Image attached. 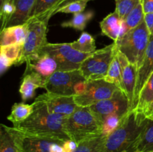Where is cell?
<instances>
[{
    "instance_id": "cell-1",
    "label": "cell",
    "mask_w": 153,
    "mask_h": 152,
    "mask_svg": "<svg viewBox=\"0 0 153 152\" xmlns=\"http://www.w3.org/2000/svg\"><path fill=\"white\" fill-rule=\"evenodd\" d=\"M32 114L23 122L13 125V128L24 136L44 137L65 142L70 139L64 131V122L67 116L49 111L42 101L34 100Z\"/></svg>"
},
{
    "instance_id": "cell-2",
    "label": "cell",
    "mask_w": 153,
    "mask_h": 152,
    "mask_svg": "<svg viewBox=\"0 0 153 152\" xmlns=\"http://www.w3.org/2000/svg\"><path fill=\"white\" fill-rule=\"evenodd\" d=\"M146 119L132 110L121 119L117 128L107 137L105 152H131Z\"/></svg>"
},
{
    "instance_id": "cell-3",
    "label": "cell",
    "mask_w": 153,
    "mask_h": 152,
    "mask_svg": "<svg viewBox=\"0 0 153 152\" xmlns=\"http://www.w3.org/2000/svg\"><path fill=\"white\" fill-rule=\"evenodd\" d=\"M64 127L70 139L77 143L85 139L102 134V125L89 107H78L71 115L67 116Z\"/></svg>"
},
{
    "instance_id": "cell-4",
    "label": "cell",
    "mask_w": 153,
    "mask_h": 152,
    "mask_svg": "<svg viewBox=\"0 0 153 152\" xmlns=\"http://www.w3.org/2000/svg\"><path fill=\"white\" fill-rule=\"evenodd\" d=\"M150 39V34L143 21L140 25L130 30L120 37L116 46L123 54L130 63L138 69L143 62Z\"/></svg>"
},
{
    "instance_id": "cell-5",
    "label": "cell",
    "mask_w": 153,
    "mask_h": 152,
    "mask_svg": "<svg viewBox=\"0 0 153 152\" xmlns=\"http://www.w3.org/2000/svg\"><path fill=\"white\" fill-rule=\"evenodd\" d=\"M119 88L104 79L85 80L77 85L74 101L79 107H91L111 98Z\"/></svg>"
},
{
    "instance_id": "cell-6",
    "label": "cell",
    "mask_w": 153,
    "mask_h": 152,
    "mask_svg": "<svg viewBox=\"0 0 153 152\" xmlns=\"http://www.w3.org/2000/svg\"><path fill=\"white\" fill-rule=\"evenodd\" d=\"M26 22L28 26V35L22 47V57L18 66L37 59L48 43L46 37L48 21L39 18H30Z\"/></svg>"
},
{
    "instance_id": "cell-7",
    "label": "cell",
    "mask_w": 153,
    "mask_h": 152,
    "mask_svg": "<svg viewBox=\"0 0 153 152\" xmlns=\"http://www.w3.org/2000/svg\"><path fill=\"white\" fill-rule=\"evenodd\" d=\"M42 53L50 55L55 61L59 71H71L80 69L81 65L92 53H84L76 50L70 43H48Z\"/></svg>"
},
{
    "instance_id": "cell-8",
    "label": "cell",
    "mask_w": 153,
    "mask_h": 152,
    "mask_svg": "<svg viewBox=\"0 0 153 152\" xmlns=\"http://www.w3.org/2000/svg\"><path fill=\"white\" fill-rule=\"evenodd\" d=\"M116 49V43L97 50L85 60L79 70L86 80L104 79Z\"/></svg>"
},
{
    "instance_id": "cell-9",
    "label": "cell",
    "mask_w": 153,
    "mask_h": 152,
    "mask_svg": "<svg viewBox=\"0 0 153 152\" xmlns=\"http://www.w3.org/2000/svg\"><path fill=\"white\" fill-rule=\"evenodd\" d=\"M79 69L55 72L46 80V92L62 95H74L78 84L85 81Z\"/></svg>"
},
{
    "instance_id": "cell-10",
    "label": "cell",
    "mask_w": 153,
    "mask_h": 152,
    "mask_svg": "<svg viewBox=\"0 0 153 152\" xmlns=\"http://www.w3.org/2000/svg\"><path fill=\"white\" fill-rule=\"evenodd\" d=\"M91 112L102 125L105 119L111 114L125 116L130 110L129 101L126 94L118 89L111 98L89 107Z\"/></svg>"
},
{
    "instance_id": "cell-11",
    "label": "cell",
    "mask_w": 153,
    "mask_h": 152,
    "mask_svg": "<svg viewBox=\"0 0 153 152\" xmlns=\"http://www.w3.org/2000/svg\"><path fill=\"white\" fill-rule=\"evenodd\" d=\"M73 96L74 95H62L46 92L37 96L35 99L46 104L52 113L68 116L79 107L75 102Z\"/></svg>"
},
{
    "instance_id": "cell-12",
    "label": "cell",
    "mask_w": 153,
    "mask_h": 152,
    "mask_svg": "<svg viewBox=\"0 0 153 152\" xmlns=\"http://www.w3.org/2000/svg\"><path fill=\"white\" fill-rule=\"evenodd\" d=\"M117 55L122 68V80L123 92L129 101L130 110L134 109V91L137 80V68L130 63L126 57L117 49Z\"/></svg>"
},
{
    "instance_id": "cell-13",
    "label": "cell",
    "mask_w": 153,
    "mask_h": 152,
    "mask_svg": "<svg viewBox=\"0 0 153 152\" xmlns=\"http://www.w3.org/2000/svg\"><path fill=\"white\" fill-rule=\"evenodd\" d=\"M153 73V35H150L149 43L143 58V62L137 71L135 91H134V108L138 101L139 95L147 80ZM134 110V109H133Z\"/></svg>"
},
{
    "instance_id": "cell-14",
    "label": "cell",
    "mask_w": 153,
    "mask_h": 152,
    "mask_svg": "<svg viewBox=\"0 0 153 152\" xmlns=\"http://www.w3.org/2000/svg\"><path fill=\"white\" fill-rule=\"evenodd\" d=\"M24 135L15 128L1 124L0 128V152H24Z\"/></svg>"
},
{
    "instance_id": "cell-15",
    "label": "cell",
    "mask_w": 153,
    "mask_h": 152,
    "mask_svg": "<svg viewBox=\"0 0 153 152\" xmlns=\"http://www.w3.org/2000/svg\"><path fill=\"white\" fill-rule=\"evenodd\" d=\"M46 80L35 72H25L19 90L22 101H26L32 98L38 88L45 89Z\"/></svg>"
},
{
    "instance_id": "cell-16",
    "label": "cell",
    "mask_w": 153,
    "mask_h": 152,
    "mask_svg": "<svg viewBox=\"0 0 153 152\" xmlns=\"http://www.w3.org/2000/svg\"><path fill=\"white\" fill-rule=\"evenodd\" d=\"M56 71L58 65L55 60L48 54L42 53L37 59L26 63L25 72H35L47 79Z\"/></svg>"
},
{
    "instance_id": "cell-17",
    "label": "cell",
    "mask_w": 153,
    "mask_h": 152,
    "mask_svg": "<svg viewBox=\"0 0 153 152\" xmlns=\"http://www.w3.org/2000/svg\"><path fill=\"white\" fill-rule=\"evenodd\" d=\"M23 45L11 44L1 46L0 72L3 75L11 66H18L22 57Z\"/></svg>"
},
{
    "instance_id": "cell-18",
    "label": "cell",
    "mask_w": 153,
    "mask_h": 152,
    "mask_svg": "<svg viewBox=\"0 0 153 152\" xmlns=\"http://www.w3.org/2000/svg\"><path fill=\"white\" fill-rule=\"evenodd\" d=\"M100 28L104 35L117 41L123 35V19L116 11L109 13L100 22Z\"/></svg>"
},
{
    "instance_id": "cell-19",
    "label": "cell",
    "mask_w": 153,
    "mask_h": 152,
    "mask_svg": "<svg viewBox=\"0 0 153 152\" xmlns=\"http://www.w3.org/2000/svg\"><path fill=\"white\" fill-rule=\"evenodd\" d=\"M28 23L6 27L1 31L0 45L7 46L11 44L24 45L28 35Z\"/></svg>"
},
{
    "instance_id": "cell-20",
    "label": "cell",
    "mask_w": 153,
    "mask_h": 152,
    "mask_svg": "<svg viewBox=\"0 0 153 152\" xmlns=\"http://www.w3.org/2000/svg\"><path fill=\"white\" fill-rule=\"evenodd\" d=\"M153 151V120L144 119L143 127L135 142L131 148V152Z\"/></svg>"
},
{
    "instance_id": "cell-21",
    "label": "cell",
    "mask_w": 153,
    "mask_h": 152,
    "mask_svg": "<svg viewBox=\"0 0 153 152\" xmlns=\"http://www.w3.org/2000/svg\"><path fill=\"white\" fill-rule=\"evenodd\" d=\"M35 1L36 0H14L16 10L9 19L6 27L25 23L31 17Z\"/></svg>"
},
{
    "instance_id": "cell-22",
    "label": "cell",
    "mask_w": 153,
    "mask_h": 152,
    "mask_svg": "<svg viewBox=\"0 0 153 152\" xmlns=\"http://www.w3.org/2000/svg\"><path fill=\"white\" fill-rule=\"evenodd\" d=\"M56 142H62L44 137L24 136L22 146L24 152H50L51 146Z\"/></svg>"
},
{
    "instance_id": "cell-23",
    "label": "cell",
    "mask_w": 153,
    "mask_h": 152,
    "mask_svg": "<svg viewBox=\"0 0 153 152\" xmlns=\"http://www.w3.org/2000/svg\"><path fill=\"white\" fill-rule=\"evenodd\" d=\"M153 104V73L139 95L138 101L134 110L139 114L146 116Z\"/></svg>"
},
{
    "instance_id": "cell-24",
    "label": "cell",
    "mask_w": 153,
    "mask_h": 152,
    "mask_svg": "<svg viewBox=\"0 0 153 152\" xmlns=\"http://www.w3.org/2000/svg\"><path fill=\"white\" fill-rule=\"evenodd\" d=\"M106 139L107 136L102 134L85 139L77 143L73 152H105Z\"/></svg>"
},
{
    "instance_id": "cell-25",
    "label": "cell",
    "mask_w": 153,
    "mask_h": 152,
    "mask_svg": "<svg viewBox=\"0 0 153 152\" xmlns=\"http://www.w3.org/2000/svg\"><path fill=\"white\" fill-rule=\"evenodd\" d=\"M34 109V104H25L24 102L15 103L11 107L10 113L7 116V120L11 122L13 125L20 123L26 120L31 114Z\"/></svg>"
},
{
    "instance_id": "cell-26",
    "label": "cell",
    "mask_w": 153,
    "mask_h": 152,
    "mask_svg": "<svg viewBox=\"0 0 153 152\" xmlns=\"http://www.w3.org/2000/svg\"><path fill=\"white\" fill-rule=\"evenodd\" d=\"M104 80L107 82H109V83L115 84L119 89H120L123 92V86L122 80V68H121L119 58H118L117 46L113 59H112L108 71V73L105 77Z\"/></svg>"
},
{
    "instance_id": "cell-27",
    "label": "cell",
    "mask_w": 153,
    "mask_h": 152,
    "mask_svg": "<svg viewBox=\"0 0 153 152\" xmlns=\"http://www.w3.org/2000/svg\"><path fill=\"white\" fill-rule=\"evenodd\" d=\"M144 15L143 7H142L141 3L140 1L136 5V7L123 19V35L130 30L140 25L144 21Z\"/></svg>"
},
{
    "instance_id": "cell-28",
    "label": "cell",
    "mask_w": 153,
    "mask_h": 152,
    "mask_svg": "<svg viewBox=\"0 0 153 152\" xmlns=\"http://www.w3.org/2000/svg\"><path fill=\"white\" fill-rule=\"evenodd\" d=\"M72 47L84 53H94L97 51L95 39L88 32H82L76 41L70 43Z\"/></svg>"
},
{
    "instance_id": "cell-29",
    "label": "cell",
    "mask_w": 153,
    "mask_h": 152,
    "mask_svg": "<svg viewBox=\"0 0 153 152\" xmlns=\"http://www.w3.org/2000/svg\"><path fill=\"white\" fill-rule=\"evenodd\" d=\"M94 16V12L87 11L73 14L70 20L66 21L61 23L63 28H72L78 31H84L88 22Z\"/></svg>"
},
{
    "instance_id": "cell-30",
    "label": "cell",
    "mask_w": 153,
    "mask_h": 152,
    "mask_svg": "<svg viewBox=\"0 0 153 152\" xmlns=\"http://www.w3.org/2000/svg\"><path fill=\"white\" fill-rule=\"evenodd\" d=\"M60 0H36L30 18L44 19Z\"/></svg>"
},
{
    "instance_id": "cell-31",
    "label": "cell",
    "mask_w": 153,
    "mask_h": 152,
    "mask_svg": "<svg viewBox=\"0 0 153 152\" xmlns=\"http://www.w3.org/2000/svg\"><path fill=\"white\" fill-rule=\"evenodd\" d=\"M16 10L14 0H5L2 4L0 5V19H1V31L7 25L9 19H10Z\"/></svg>"
},
{
    "instance_id": "cell-32",
    "label": "cell",
    "mask_w": 153,
    "mask_h": 152,
    "mask_svg": "<svg viewBox=\"0 0 153 152\" xmlns=\"http://www.w3.org/2000/svg\"><path fill=\"white\" fill-rule=\"evenodd\" d=\"M116 9L115 11L120 15L123 19L136 7L140 0H115Z\"/></svg>"
},
{
    "instance_id": "cell-33",
    "label": "cell",
    "mask_w": 153,
    "mask_h": 152,
    "mask_svg": "<svg viewBox=\"0 0 153 152\" xmlns=\"http://www.w3.org/2000/svg\"><path fill=\"white\" fill-rule=\"evenodd\" d=\"M123 116L118 114H111L108 116L102 123V134L107 137L110 135L117 128Z\"/></svg>"
},
{
    "instance_id": "cell-34",
    "label": "cell",
    "mask_w": 153,
    "mask_h": 152,
    "mask_svg": "<svg viewBox=\"0 0 153 152\" xmlns=\"http://www.w3.org/2000/svg\"><path fill=\"white\" fill-rule=\"evenodd\" d=\"M88 2V1H79L70 3V4L58 9L55 13H64L76 14V13H82V12H84V10L86 8Z\"/></svg>"
},
{
    "instance_id": "cell-35",
    "label": "cell",
    "mask_w": 153,
    "mask_h": 152,
    "mask_svg": "<svg viewBox=\"0 0 153 152\" xmlns=\"http://www.w3.org/2000/svg\"><path fill=\"white\" fill-rule=\"evenodd\" d=\"M91 1V0H60L59 2H58V4L55 6V7H54V8L52 9V10H51V11L49 12L47 15H46V17H45L44 19H44V20H46L49 22V19H50V18L52 17L53 15L55 14V13H56V11L58 10V9H60L61 7H64V6L67 5V4H70V3L74 2V1Z\"/></svg>"
},
{
    "instance_id": "cell-36",
    "label": "cell",
    "mask_w": 153,
    "mask_h": 152,
    "mask_svg": "<svg viewBox=\"0 0 153 152\" xmlns=\"http://www.w3.org/2000/svg\"><path fill=\"white\" fill-rule=\"evenodd\" d=\"M144 14L153 13V0H140Z\"/></svg>"
},
{
    "instance_id": "cell-37",
    "label": "cell",
    "mask_w": 153,
    "mask_h": 152,
    "mask_svg": "<svg viewBox=\"0 0 153 152\" xmlns=\"http://www.w3.org/2000/svg\"><path fill=\"white\" fill-rule=\"evenodd\" d=\"M144 22L150 35H153V13L144 15Z\"/></svg>"
},
{
    "instance_id": "cell-38",
    "label": "cell",
    "mask_w": 153,
    "mask_h": 152,
    "mask_svg": "<svg viewBox=\"0 0 153 152\" xmlns=\"http://www.w3.org/2000/svg\"><path fill=\"white\" fill-rule=\"evenodd\" d=\"M64 147L67 152H73L77 147V142L72 139H68L64 142Z\"/></svg>"
},
{
    "instance_id": "cell-39",
    "label": "cell",
    "mask_w": 153,
    "mask_h": 152,
    "mask_svg": "<svg viewBox=\"0 0 153 152\" xmlns=\"http://www.w3.org/2000/svg\"><path fill=\"white\" fill-rule=\"evenodd\" d=\"M145 117L147 118V119H152V120H153V104L151 106L150 108H149V110H148L147 113L146 114Z\"/></svg>"
},
{
    "instance_id": "cell-40",
    "label": "cell",
    "mask_w": 153,
    "mask_h": 152,
    "mask_svg": "<svg viewBox=\"0 0 153 152\" xmlns=\"http://www.w3.org/2000/svg\"><path fill=\"white\" fill-rule=\"evenodd\" d=\"M4 1H5V0H0V5H1V4H2L3 3H4Z\"/></svg>"
},
{
    "instance_id": "cell-41",
    "label": "cell",
    "mask_w": 153,
    "mask_h": 152,
    "mask_svg": "<svg viewBox=\"0 0 153 152\" xmlns=\"http://www.w3.org/2000/svg\"><path fill=\"white\" fill-rule=\"evenodd\" d=\"M134 152H139V151H134ZM150 152H153V151H150Z\"/></svg>"
}]
</instances>
